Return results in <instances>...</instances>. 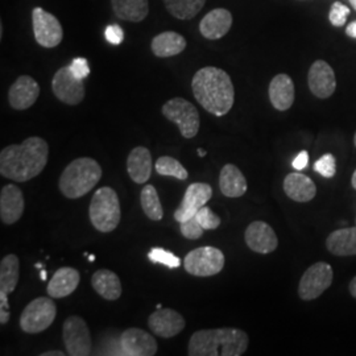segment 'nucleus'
Listing matches in <instances>:
<instances>
[{"label":"nucleus","instance_id":"obj_10","mask_svg":"<svg viewBox=\"0 0 356 356\" xmlns=\"http://www.w3.org/2000/svg\"><path fill=\"white\" fill-rule=\"evenodd\" d=\"M33 35L38 45L42 48H56L64 38V29L60 20L41 7H36L32 13Z\"/></svg>","mask_w":356,"mask_h":356},{"label":"nucleus","instance_id":"obj_2","mask_svg":"<svg viewBox=\"0 0 356 356\" xmlns=\"http://www.w3.org/2000/svg\"><path fill=\"white\" fill-rule=\"evenodd\" d=\"M194 98L204 110L216 116L229 114L235 102V89L231 76L216 66L200 69L191 81Z\"/></svg>","mask_w":356,"mask_h":356},{"label":"nucleus","instance_id":"obj_36","mask_svg":"<svg viewBox=\"0 0 356 356\" xmlns=\"http://www.w3.org/2000/svg\"><path fill=\"white\" fill-rule=\"evenodd\" d=\"M181 226V234L186 238V239H191V241H197L200 239L202 235H204L206 229L200 225L197 216H191V219L179 223Z\"/></svg>","mask_w":356,"mask_h":356},{"label":"nucleus","instance_id":"obj_48","mask_svg":"<svg viewBox=\"0 0 356 356\" xmlns=\"http://www.w3.org/2000/svg\"><path fill=\"white\" fill-rule=\"evenodd\" d=\"M350 1V4H351V7L354 8L356 11V0H348Z\"/></svg>","mask_w":356,"mask_h":356},{"label":"nucleus","instance_id":"obj_35","mask_svg":"<svg viewBox=\"0 0 356 356\" xmlns=\"http://www.w3.org/2000/svg\"><path fill=\"white\" fill-rule=\"evenodd\" d=\"M314 170L325 178H332L337 172L335 157L331 153L323 154L314 164Z\"/></svg>","mask_w":356,"mask_h":356},{"label":"nucleus","instance_id":"obj_13","mask_svg":"<svg viewBox=\"0 0 356 356\" xmlns=\"http://www.w3.org/2000/svg\"><path fill=\"white\" fill-rule=\"evenodd\" d=\"M213 197V189L209 184L204 182H194L188 186L185 191L184 200L179 204L177 210L175 211V219L178 223H182L191 216H195L197 211L206 206V204L211 200Z\"/></svg>","mask_w":356,"mask_h":356},{"label":"nucleus","instance_id":"obj_20","mask_svg":"<svg viewBox=\"0 0 356 356\" xmlns=\"http://www.w3.org/2000/svg\"><path fill=\"white\" fill-rule=\"evenodd\" d=\"M232 26V15L226 8H216L204 15L200 23V32L207 40L225 38Z\"/></svg>","mask_w":356,"mask_h":356},{"label":"nucleus","instance_id":"obj_6","mask_svg":"<svg viewBox=\"0 0 356 356\" xmlns=\"http://www.w3.org/2000/svg\"><path fill=\"white\" fill-rule=\"evenodd\" d=\"M161 113L172 123H176L182 138L193 139L200 131V114L193 103L184 98H172L163 106Z\"/></svg>","mask_w":356,"mask_h":356},{"label":"nucleus","instance_id":"obj_42","mask_svg":"<svg viewBox=\"0 0 356 356\" xmlns=\"http://www.w3.org/2000/svg\"><path fill=\"white\" fill-rule=\"evenodd\" d=\"M346 35L348 38H356V20L346 26Z\"/></svg>","mask_w":356,"mask_h":356},{"label":"nucleus","instance_id":"obj_19","mask_svg":"<svg viewBox=\"0 0 356 356\" xmlns=\"http://www.w3.org/2000/svg\"><path fill=\"white\" fill-rule=\"evenodd\" d=\"M40 95L38 82L29 76H20L8 91V102L15 110H26L32 107Z\"/></svg>","mask_w":356,"mask_h":356},{"label":"nucleus","instance_id":"obj_23","mask_svg":"<svg viewBox=\"0 0 356 356\" xmlns=\"http://www.w3.org/2000/svg\"><path fill=\"white\" fill-rule=\"evenodd\" d=\"M81 276L74 268H60L48 282L47 292L51 298H65L76 291Z\"/></svg>","mask_w":356,"mask_h":356},{"label":"nucleus","instance_id":"obj_49","mask_svg":"<svg viewBox=\"0 0 356 356\" xmlns=\"http://www.w3.org/2000/svg\"><path fill=\"white\" fill-rule=\"evenodd\" d=\"M198 154H200L201 157H204V156H206V152H204L202 148H200V149H198Z\"/></svg>","mask_w":356,"mask_h":356},{"label":"nucleus","instance_id":"obj_21","mask_svg":"<svg viewBox=\"0 0 356 356\" xmlns=\"http://www.w3.org/2000/svg\"><path fill=\"white\" fill-rule=\"evenodd\" d=\"M269 101L277 111L289 110L294 103V83L288 74H277L269 83Z\"/></svg>","mask_w":356,"mask_h":356},{"label":"nucleus","instance_id":"obj_28","mask_svg":"<svg viewBox=\"0 0 356 356\" xmlns=\"http://www.w3.org/2000/svg\"><path fill=\"white\" fill-rule=\"evenodd\" d=\"M326 248L335 256H355L356 226L332 231L326 239Z\"/></svg>","mask_w":356,"mask_h":356},{"label":"nucleus","instance_id":"obj_50","mask_svg":"<svg viewBox=\"0 0 356 356\" xmlns=\"http://www.w3.org/2000/svg\"><path fill=\"white\" fill-rule=\"evenodd\" d=\"M89 260H90V261H94V260H95V257H94V254H90Z\"/></svg>","mask_w":356,"mask_h":356},{"label":"nucleus","instance_id":"obj_39","mask_svg":"<svg viewBox=\"0 0 356 356\" xmlns=\"http://www.w3.org/2000/svg\"><path fill=\"white\" fill-rule=\"evenodd\" d=\"M72 73L79 78V79H85L90 74L89 61L86 58L78 57L72 61V64L69 65Z\"/></svg>","mask_w":356,"mask_h":356},{"label":"nucleus","instance_id":"obj_15","mask_svg":"<svg viewBox=\"0 0 356 356\" xmlns=\"http://www.w3.org/2000/svg\"><path fill=\"white\" fill-rule=\"evenodd\" d=\"M245 244L256 254H272L277 245L279 239L273 229L261 220H254L245 229Z\"/></svg>","mask_w":356,"mask_h":356},{"label":"nucleus","instance_id":"obj_17","mask_svg":"<svg viewBox=\"0 0 356 356\" xmlns=\"http://www.w3.org/2000/svg\"><path fill=\"white\" fill-rule=\"evenodd\" d=\"M185 318L173 309L161 307L153 312L148 318V326L160 338H175L185 329Z\"/></svg>","mask_w":356,"mask_h":356},{"label":"nucleus","instance_id":"obj_31","mask_svg":"<svg viewBox=\"0 0 356 356\" xmlns=\"http://www.w3.org/2000/svg\"><path fill=\"white\" fill-rule=\"evenodd\" d=\"M166 11L178 20H191L202 11L206 0H163Z\"/></svg>","mask_w":356,"mask_h":356},{"label":"nucleus","instance_id":"obj_5","mask_svg":"<svg viewBox=\"0 0 356 356\" xmlns=\"http://www.w3.org/2000/svg\"><path fill=\"white\" fill-rule=\"evenodd\" d=\"M89 216L91 225L99 232L107 234L114 231L119 226L122 218L118 193L108 186L98 189L92 195Z\"/></svg>","mask_w":356,"mask_h":356},{"label":"nucleus","instance_id":"obj_3","mask_svg":"<svg viewBox=\"0 0 356 356\" xmlns=\"http://www.w3.org/2000/svg\"><path fill=\"white\" fill-rule=\"evenodd\" d=\"M250 344L248 335L241 329L222 327L195 331L191 335L188 355L241 356Z\"/></svg>","mask_w":356,"mask_h":356},{"label":"nucleus","instance_id":"obj_18","mask_svg":"<svg viewBox=\"0 0 356 356\" xmlns=\"http://www.w3.org/2000/svg\"><path fill=\"white\" fill-rule=\"evenodd\" d=\"M24 195L20 188L10 184L0 193V219L4 225L16 223L24 214Z\"/></svg>","mask_w":356,"mask_h":356},{"label":"nucleus","instance_id":"obj_24","mask_svg":"<svg viewBox=\"0 0 356 356\" xmlns=\"http://www.w3.org/2000/svg\"><path fill=\"white\" fill-rule=\"evenodd\" d=\"M128 175L136 184H144L152 173V154L145 147L134 148L127 160Z\"/></svg>","mask_w":356,"mask_h":356},{"label":"nucleus","instance_id":"obj_26","mask_svg":"<svg viewBox=\"0 0 356 356\" xmlns=\"http://www.w3.org/2000/svg\"><path fill=\"white\" fill-rule=\"evenodd\" d=\"M186 45L188 42L182 35H179L177 32L168 31V32L159 33L157 36L153 38L151 49L156 57L169 58L185 51Z\"/></svg>","mask_w":356,"mask_h":356},{"label":"nucleus","instance_id":"obj_32","mask_svg":"<svg viewBox=\"0 0 356 356\" xmlns=\"http://www.w3.org/2000/svg\"><path fill=\"white\" fill-rule=\"evenodd\" d=\"M141 207L144 214L148 216L151 220H161L164 216V210L160 202L157 191L153 185H145L140 193Z\"/></svg>","mask_w":356,"mask_h":356},{"label":"nucleus","instance_id":"obj_41","mask_svg":"<svg viewBox=\"0 0 356 356\" xmlns=\"http://www.w3.org/2000/svg\"><path fill=\"white\" fill-rule=\"evenodd\" d=\"M309 164V154L306 151H301L293 160L292 165L296 170H304Z\"/></svg>","mask_w":356,"mask_h":356},{"label":"nucleus","instance_id":"obj_27","mask_svg":"<svg viewBox=\"0 0 356 356\" xmlns=\"http://www.w3.org/2000/svg\"><path fill=\"white\" fill-rule=\"evenodd\" d=\"M94 291L107 301H116L122 296V282L118 275L108 269H99L91 277Z\"/></svg>","mask_w":356,"mask_h":356},{"label":"nucleus","instance_id":"obj_7","mask_svg":"<svg viewBox=\"0 0 356 356\" xmlns=\"http://www.w3.org/2000/svg\"><path fill=\"white\" fill-rule=\"evenodd\" d=\"M57 316V307L51 298L38 297L31 301L20 316V327L28 334H38L51 327Z\"/></svg>","mask_w":356,"mask_h":356},{"label":"nucleus","instance_id":"obj_30","mask_svg":"<svg viewBox=\"0 0 356 356\" xmlns=\"http://www.w3.org/2000/svg\"><path fill=\"white\" fill-rule=\"evenodd\" d=\"M19 275H20L19 257L13 254L4 256L0 263V292L6 294L13 293L17 286Z\"/></svg>","mask_w":356,"mask_h":356},{"label":"nucleus","instance_id":"obj_14","mask_svg":"<svg viewBox=\"0 0 356 356\" xmlns=\"http://www.w3.org/2000/svg\"><path fill=\"white\" fill-rule=\"evenodd\" d=\"M307 85L312 94L319 99L330 98L337 89L335 73L330 65L323 60L313 63L309 69Z\"/></svg>","mask_w":356,"mask_h":356},{"label":"nucleus","instance_id":"obj_45","mask_svg":"<svg viewBox=\"0 0 356 356\" xmlns=\"http://www.w3.org/2000/svg\"><path fill=\"white\" fill-rule=\"evenodd\" d=\"M64 353L61 351H48V353H42L41 356H64Z\"/></svg>","mask_w":356,"mask_h":356},{"label":"nucleus","instance_id":"obj_46","mask_svg":"<svg viewBox=\"0 0 356 356\" xmlns=\"http://www.w3.org/2000/svg\"><path fill=\"white\" fill-rule=\"evenodd\" d=\"M351 184H353V188L356 191V170L354 172V175H353V178H351Z\"/></svg>","mask_w":356,"mask_h":356},{"label":"nucleus","instance_id":"obj_47","mask_svg":"<svg viewBox=\"0 0 356 356\" xmlns=\"http://www.w3.org/2000/svg\"><path fill=\"white\" fill-rule=\"evenodd\" d=\"M41 280H47V272L45 270L41 272Z\"/></svg>","mask_w":356,"mask_h":356},{"label":"nucleus","instance_id":"obj_43","mask_svg":"<svg viewBox=\"0 0 356 356\" xmlns=\"http://www.w3.org/2000/svg\"><path fill=\"white\" fill-rule=\"evenodd\" d=\"M10 321V310L0 309V323L6 325Z\"/></svg>","mask_w":356,"mask_h":356},{"label":"nucleus","instance_id":"obj_51","mask_svg":"<svg viewBox=\"0 0 356 356\" xmlns=\"http://www.w3.org/2000/svg\"><path fill=\"white\" fill-rule=\"evenodd\" d=\"M354 144H355V148H356V132H355V136H354Z\"/></svg>","mask_w":356,"mask_h":356},{"label":"nucleus","instance_id":"obj_38","mask_svg":"<svg viewBox=\"0 0 356 356\" xmlns=\"http://www.w3.org/2000/svg\"><path fill=\"white\" fill-rule=\"evenodd\" d=\"M197 219L200 222V225L204 227V229H216L219 227L220 225V218L216 216V213L207 207L204 206L197 211Z\"/></svg>","mask_w":356,"mask_h":356},{"label":"nucleus","instance_id":"obj_12","mask_svg":"<svg viewBox=\"0 0 356 356\" xmlns=\"http://www.w3.org/2000/svg\"><path fill=\"white\" fill-rule=\"evenodd\" d=\"M83 79L76 78L69 66H63L56 72V74L51 79V90L56 98L58 101L69 104L76 106L83 101L86 90L82 82Z\"/></svg>","mask_w":356,"mask_h":356},{"label":"nucleus","instance_id":"obj_40","mask_svg":"<svg viewBox=\"0 0 356 356\" xmlns=\"http://www.w3.org/2000/svg\"><path fill=\"white\" fill-rule=\"evenodd\" d=\"M104 38H106L108 42H111L113 45H119L124 40V32L118 24H111V26L106 28Z\"/></svg>","mask_w":356,"mask_h":356},{"label":"nucleus","instance_id":"obj_1","mask_svg":"<svg viewBox=\"0 0 356 356\" xmlns=\"http://www.w3.org/2000/svg\"><path fill=\"white\" fill-rule=\"evenodd\" d=\"M49 157L48 143L32 136L22 144L8 145L0 152V175L15 182H26L45 169Z\"/></svg>","mask_w":356,"mask_h":356},{"label":"nucleus","instance_id":"obj_29","mask_svg":"<svg viewBox=\"0 0 356 356\" xmlns=\"http://www.w3.org/2000/svg\"><path fill=\"white\" fill-rule=\"evenodd\" d=\"M115 16L123 22L140 23L149 13V0H111Z\"/></svg>","mask_w":356,"mask_h":356},{"label":"nucleus","instance_id":"obj_8","mask_svg":"<svg viewBox=\"0 0 356 356\" xmlns=\"http://www.w3.org/2000/svg\"><path fill=\"white\" fill-rule=\"evenodd\" d=\"M184 267L195 277H210L225 267V254L216 247H200L185 256Z\"/></svg>","mask_w":356,"mask_h":356},{"label":"nucleus","instance_id":"obj_25","mask_svg":"<svg viewBox=\"0 0 356 356\" xmlns=\"http://www.w3.org/2000/svg\"><path fill=\"white\" fill-rule=\"evenodd\" d=\"M219 188L223 195L229 198H238L245 194L248 185L241 169L234 164H227L220 170Z\"/></svg>","mask_w":356,"mask_h":356},{"label":"nucleus","instance_id":"obj_16","mask_svg":"<svg viewBox=\"0 0 356 356\" xmlns=\"http://www.w3.org/2000/svg\"><path fill=\"white\" fill-rule=\"evenodd\" d=\"M120 348L126 356H153L157 353V342L149 332L132 327L122 332Z\"/></svg>","mask_w":356,"mask_h":356},{"label":"nucleus","instance_id":"obj_33","mask_svg":"<svg viewBox=\"0 0 356 356\" xmlns=\"http://www.w3.org/2000/svg\"><path fill=\"white\" fill-rule=\"evenodd\" d=\"M156 172L161 176H170L181 181H185L189 177L188 170L181 165L178 160L170 156H163L156 161Z\"/></svg>","mask_w":356,"mask_h":356},{"label":"nucleus","instance_id":"obj_34","mask_svg":"<svg viewBox=\"0 0 356 356\" xmlns=\"http://www.w3.org/2000/svg\"><path fill=\"white\" fill-rule=\"evenodd\" d=\"M148 257L153 263H159V264H163V266L172 268V269L181 266L179 257L175 254H172V252H169V251H166L164 248H152L151 252L148 254Z\"/></svg>","mask_w":356,"mask_h":356},{"label":"nucleus","instance_id":"obj_22","mask_svg":"<svg viewBox=\"0 0 356 356\" xmlns=\"http://www.w3.org/2000/svg\"><path fill=\"white\" fill-rule=\"evenodd\" d=\"M284 191L292 201L305 204L316 197L317 186L305 175L293 172L284 179Z\"/></svg>","mask_w":356,"mask_h":356},{"label":"nucleus","instance_id":"obj_37","mask_svg":"<svg viewBox=\"0 0 356 356\" xmlns=\"http://www.w3.org/2000/svg\"><path fill=\"white\" fill-rule=\"evenodd\" d=\"M350 8L347 6H344L341 1H335L331 6L330 13H329V20L331 24L337 28H341L346 24L347 17L350 15Z\"/></svg>","mask_w":356,"mask_h":356},{"label":"nucleus","instance_id":"obj_11","mask_svg":"<svg viewBox=\"0 0 356 356\" xmlns=\"http://www.w3.org/2000/svg\"><path fill=\"white\" fill-rule=\"evenodd\" d=\"M65 348L70 356H88L91 353V337L88 323L79 316L66 319L63 326Z\"/></svg>","mask_w":356,"mask_h":356},{"label":"nucleus","instance_id":"obj_9","mask_svg":"<svg viewBox=\"0 0 356 356\" xmlns=\"http://www.w3.org/2000/svg\"><path fill=\"white\" fill-rule=\"evenodd\" d=\"M334 280V272L329 263L319 261L307 268L298 285V296L304 301H313L326 292Z\"/></svg>","mask_w":356,"mask_h":356},{"label":"nucleus","instance_id":"obj_4","mask_svg":"<svg viewBox=\"0 0 356 356\" xmlns=\"http://www.w3.org/2000/svg\"><path fill=\"white\" fill-rule=\"evenodd\" d=\"M102 178V169L94 159L79 157L66 166L60 177V191L66 198L76 200L89 193Z\"/></svg>","mask_w":356,"mask_h":356},{"label":"nucleus","instance_id":"obj_44","mask_svg":"<svg viewBox=\"0 0 356 356\" xmlns=\"http://www.w3.org/2000/svg\"><path fill=\"white\" fill-rule=\"evenodd\" d=\"M348 289H350V293H351V296L356 298V276L351 280L350 282V286H348Z\"/></svg>","mask_w":356,"mask_h":356}]
</instances>
